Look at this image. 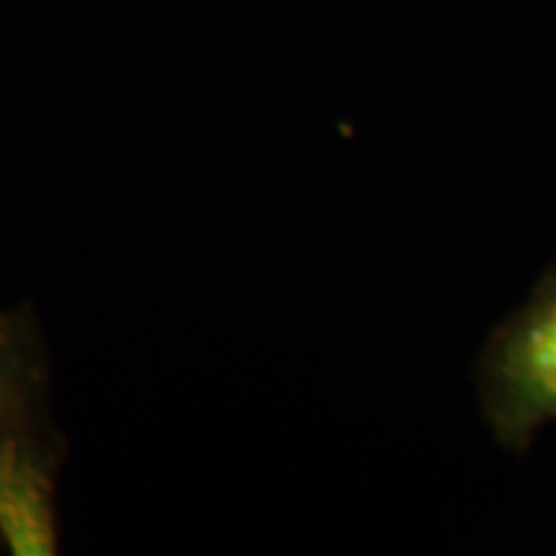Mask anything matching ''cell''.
I'll return each mask as SVG.
<instances>
[{"instance_id": "6da1fadb", "label": "cell", "mask_w": 556, "mask_h": 556, "mask_svg": "<svg viewBox=\"0 0 556 556\" xmlns=\"http://www.w3.org/2000/svg\"><path fill=\"white\" fill-rule=\"evenodd\" d=\"M484 400L507 443H526L556 417V281L492 340L482 364Z\"/></svg>"}, {"instance_id": "7a4b0ae2", "label": "cell", "mask_w": 556, "mask_h": 556, "mask_svg": "<svg viewBox=\"0 0 556 556\" xmlns=\"http://www.w3.org/2000/svg\"><path fill=\"white\" fill-rule=\"evenodd\" d=\"M45 389L41 351L31 319L0 317V441L39 435Z\"/></svg>"}]
</instances>
